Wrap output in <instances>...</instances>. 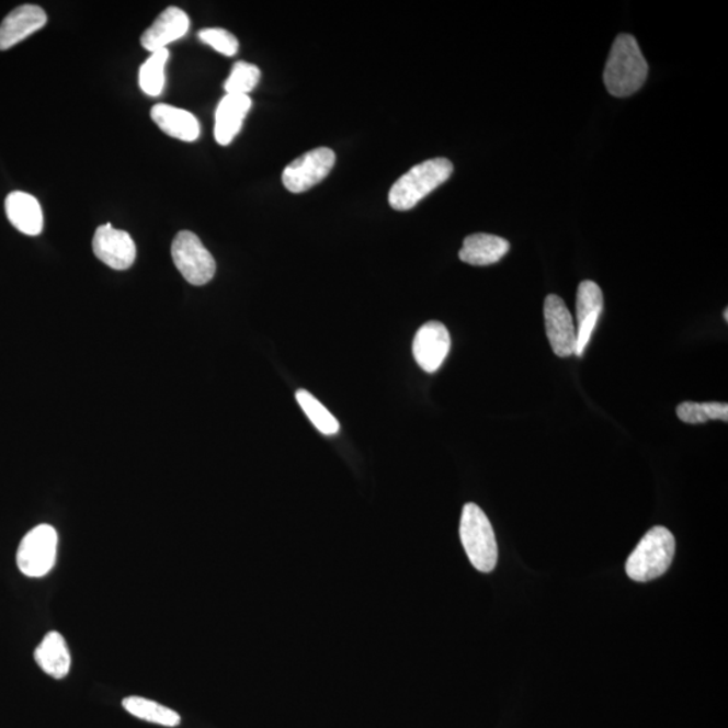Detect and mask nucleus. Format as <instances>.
<instances>
[{
    "mask_svg": "<svg viewBox=\"0 0 728 728\" xmlns=\"http://www.w3.org/2000/svg\"><path fill=\"white\" fill-rule=\"evenodd\" d=\"M676 542L667 527L655 526L645 534L626 561V573L639 583L662 577L672 566Z\"/></svg>",
    "mask_w": 728,
    "mask_h": 728,
    "instance_id": "obj_3",
    "label": "nucleus"
},
{
    "mask_svg": "<svg viewBox=\"0 0 728 728\" xmlns=\"http://www.w3.org/2000/svg\"><path fill=\"white\" fill-rule=\"evenodd\" d=\"M546 337L555 354L568 357L577 354L578 332L571 312L562 298L549 295L544 303Z\"/></svg>",
    "mask_w": 728,
    "mask_h": 728,
    "instance_id": "obj_8",
    "label": "nucleus"
},
{
    "mask_svg": "<svg viewBox=\"0 0 728 728\" xmlns=\"http://www.w3.org/2000/svg\"><path fill=\"white\" fill-rule=\"evenodd\" d=\"M648 69L637 39L630 34H621L614 41L604 68V86L615 98L630 96L641 90Z\"/></svg>",
    "mask_w": 728,
    "mask_h": 728,
    "instance_id": "obj_1",
    "label": "nucleus"
},
{
    "mask_svg": "<svg viewBox=\"0 0 728 728\" xmlns=\"http://www.w3.org/2000/svg\"><path fill=\"white\" fill-rule=\"evenodd\" d=\"M172 257L175 268L190 284L202 286L214 278L216 262L196 234L181 231L175 235Z\"/></svg>",
    "mask_w": 728,
    "mask_h": 728,
    "instance_id": "obj_6",
    "label": "nucleus"
},
{
    "mask_svg": "<svg viewBox=\"0 0 728 728\" xmlns=\"http://www.w3.org/2000/svg\"><path fill=\"white\" fill-rule=\"evenodd\" d=\"M337 161L333 150L317 148L305 152L289 163L282 173V182L287 191L303 193L310 190L331 173Z\"/></svg>",
    "mask_w": 728,
    "mask_h": 728,
    "instance_id": "obj_7",
    "label": "nucleus"
},
{
    "mask_svg": "<svg viewBox=\"0 0 728 728\" xmlns=\"http://www.w3.org/2000/svg\"><path fill=\"white\" fill-rule=\"evenodd\" d=\"M603 312V293L594 281H583L577 296L578 344L577 356H583Z\"/></svg>",
    "mask_w": 728,
    "mask_h": 728,
    "instance_id": "obj_13",
    "label": "nucleus"
},
{
    "mask_svg": "<svg viewBox=\"0 0 728 728\" xmlns=\"http://www.w3.org/2000/svg\"><path fill=\"white\" fill-rule=\"evenodd\" d=\"M725 320L726 321L728 320V310L727 309L725 310Z\"/></svg>",
    "mask_w": 728,
    "mask_h": 728,
    "instance_id": "obj_25",
    "label": "nucleus"
},
{
    "mask_svg": "<svg viewBox=\"0 0 728 728\" xmlns=\"http://www.w3.org/2000/svg\"><path fill=\"white\" fill-rule=\"evenodd\" d=\"M249 95H231L227 93L217 105L215 115V139L221 146L232 143L242 130L243 122L251 109Z\"/></svg>",
    "mask_w": 728,
    "mask_h": 728,
    "instance_id": "obj_14",
    "label": "nucleus"
},
{
    "mask_svg": "<svg viewBox=\"0 0 728 728\" xmlns=\"http://www.w3.org/2000/svg\"><path fill=\"white\" fill-rule=\"evenodd\" d=\"M58 534L50 525H38L22 538L16 564L27 578H44L57 560Z\"/></svg>",
    "mask_w": 728,
    "mask_h": 728,
    "instance_id": "obj_5",
    "label": "nucleus"
},
{
    "mask_svg": "<svg viewBox=\"0 0 728 728\" xmlns=\"http://www.w3.org/2000/svg\"><path fill=\"white\" fill-rule=\"evenodd\" d=\"M678 416L686 424H704L712 420L728 421V405L724 402H683Z\"/></svg>",
    "mask_w": 728,
    "mask_h": 728,
    "instance_id": "obj_22",
    "label": "nucleus"
},
{
    "mask_svg": "<svg viewBox=\"0 0 728 728\" xmlns=\"http://www.w3.org/2000/svg\"><path fill=\"white\" fill-rule=\"evenodd\" d=\"M92 248L99 260L114 270L130 269L137 258V246L132 235L116 230L110 223L98 228Z\"/></svg>",
    "mask_w": 728,
    "mask_h": 728,
    "instance_id": "obj_9",
    "label": "nucleus"
},
{
    "mask_svg": "<svg viewBox=\"0 0 728 728\" xmlns=\"http://www.w3.org/2000/svg\"><path fill=\"white\" fill-rule=\"evenodd\" d=\"M198 38L205 45L227 57L237 55L239 41L235 35L225 29L209 27L198 33Z\"/></svg>",
    "mask_w": 728,
    "mask_h": 728,
    "instance_id": "obj_24",
    "label": "nucleus"
},
{
    "mask_svg": "<svg viewBox=\"0 0 728 728\" xmlns=\"http://www.w3.org/2000/svg\"><path fill=\"white\" fill-rule=\"evenodd\" d=\"M151 120L169 137L195 143L200 137V123L190 111L169 104H156L151 109Z\"/></svg>",
    "mask_w": 728,
    "mask_h": 728,
    "instance_id": "obj_17",
    "label": "nucleus"
},
{
    "mask_svg": "<svg viewBox=\"0 0 728 728\" xmlns=\"http://www.w3.org/2000/svg\"><path fill=\"white\" fill-rule=\"evenodd\" d=\"M296 399L304 410V413L308 416V419L314 422V425L317 428V431H320L327 436H332L337 434L340 430L339 421L334 419L333 414L328 412V409L321 402L310 395L307 390H298L296 393Z\"/></svg>",
    "mask_w": 728,
    "mask_h": 728,
    "instance_id": "obj_21",
    "label": "nucleus"
},
{
    "mask_svg": "<svg viewBox=\"0 0 728 728\" xmlns=\"http://www.w3.org/2000/svg\"><path fill=\"white\" fill-rule=\"evenodd\" d=\"M510 250L507 239L490 234H474L464 239L460 261L473 266H489L502 260Z\"/></svg>",
    "mask_w": 728,
    "mask_h": 728,
    "instance_id": "obj_16",
    "label": "nucleus"
},
{
    "mask_svg": "<svg viewBox=\"0 0 728 728\" xmlns=\"http://www.w3.org/2000/svg\"><path fill=\"white\" fill-rule=\"evenodd\" d=\"M261 70L252 64L239 61L235 64L230 78L226 80L225 90L231 95H249L260 83Z\"/></svg>",
    "mask_w": 728,
    "mask_h": 728,
    "instance_id": "obj_23",
    "label": "nucleus"
},
{
    "mask_svg": "<svg viewBox=\"0 0 728 728\" xmlns=\"http://www.w3.org/2000/svg\"><path fill=\"white\" fill-rule=\"evenodd\" d=\"M191 21L190 16L184 10L179 8H168L163 10L152 25L140 37L146 50L156 53L158 50L168 49V46L174 41H179L190 31Z\"/></svg>",
    "mask_w": 728,
    "mask_h": 728,
    "instance_id": "obj_12",
    "label": "nucleus"
},
{
    "mask_svg": "<svg viewBox=\"0 0 728 728\" xmlns=\"http://www.w3.org/2000/svg\"><path fill=\"white\" fill-rule=\"evenodd\" d=\"M454 173V166L447 158H433L413 167L399 178L389 192L390 207L409 211L425 198Z\"/></svg>",
    "mask_w": 728,
    "mask_h": 728,
    "instance_id": "obj_2",
    "label": "nucleus"
},
{
    "mask_svg": "<svg viewBox=\"0 0 728 728\" xmlns=\"http://www.w3.org/2000/svg\"><path fill=\"white\" fill-rule=\"evenodd\" d=\"M5 215L18 231L35 237L43 232L44 214L38 200L26 192L10 193L4 203Z\"/></svg>",
    "mask_w": 728,
    "mask_h": 728,
    "instance_id": "obj_15",
    "label": "nucleus"
},
{
    "mask_svg": "<svg viewBox=\"0 0 728 728\" xmlns=\"http://www.w3.org/2000/svg\"><path fill=\"white\" fill-rule=\"evenodd\" d=\"M123 708L135 718L150 721L166 727H178L181 724V716L162 704L149 701V698L130 696L123 698Z\"/></svg>",
    "mask_w": 728,
    "mask_h": 728,
    "instance_id": "obj_19",
    "label": "nucleus"
},
{
    "mask_svg": "<svg viewBox=\"0 0 728 728\" xmlns=\"http://www.w3.org/2000/svg\"><path fill=\"white\" fill-rule=\"evenodd\" d=\"M460 539L469 561L479 572L494 571L498 562L496 533L478 504L467 503L463 508Z\"/></svg>",
    "mask_w": 728,
    "mask_h": 728,
    "instance_id": "obj_4",
    "label": "nucleus"
},
{
    "mask_svg": "<svg viewBox=\"0 0 728 728\" xmlns=\"http://www.w3.org/2000/svg\"><path fill=\"white\" fill-rule=\"evenodd\" d=\"M451 350L447 327L440 321H430L417 331L413 340V355L425 373H436L443 366Z\"/></svg>",
    "mask_w": 728,
    "mask_h": 728,
    "instance_id": "obj_10",
    "label": "nucleus"
},
{
    "mask_svg": "<svg viewBox=\"0 0 728 728\" xmlns=\"http://www.w3.org/2000/svg\"><path fill=\"white\" fill-rule=\"evenodd\" d=\"M34 660L46 674L57 680L66 678L72 666L66 639L57 632L46 634L34 650Z\"/></svg>",
    "mask_w": 728,
    "mask_h": 728,
    "instance_id": "obj_18",
    "label": "nucleus"
},
{
    "mask_svg": "<svg viewBox=\"0 0 728 728\" xmlns=\"http://www.w3.org/2000/svg\"><path fill=\"white\" fill-rule=\"evenodd\" d=\"M169 60V50L162 49L151 53L139 69V87L146 95L160 96L166 88V67Z\"/></svg>",
    "mask_w": 728,
    "mask_h": 728,
    "instance_id": "obj_20",
    "label": "nucleus"
},
{
    "mask_svg": "<svg viewBox=\"0 0 728 728\" xmlns=\"http://www.w3.org/2000/svg\"><path fill=\"white\" fill-rule=\"evenodd\" d=\"M46 22H48V16L39 5H20L0 23V50L13 48L14 45L41 31Z\"/></svg>",
    "mask_w": 728,
    "mask_h": 728,
    "instance_id": "obj_11",
    "label": "nucleus"
}]
</instances>
